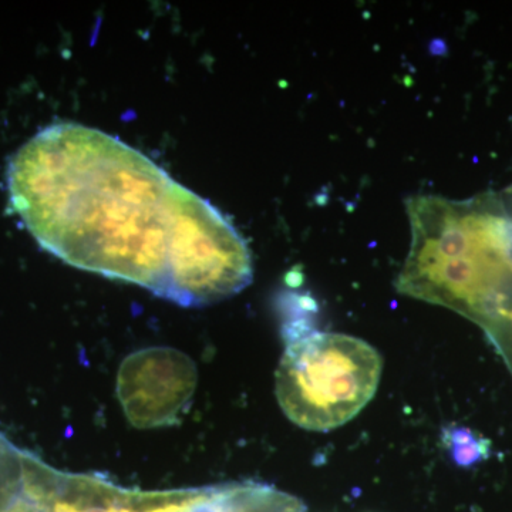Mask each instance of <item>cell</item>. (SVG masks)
Here are the masks:
<instances>
[{
    "label": "cell",
    "instance_id": "cell-1",
    "mask_svg": "<svg viewBox=\"0 0 512 512\" xmlns=\"http://www.w3.org/2000/svg\"><path fill=\"white\" fill-rule=\"evenodd\" d=\"M8 191L37 244L74 268L187 308L252 282L248 244L218 208L96 128H43L10 158Z\"/></svg>",
    "mask_w": 512,
    "mask_h": 512
},
{
    "label": "cell",
    "instance_id": "cell-2",
    "mask_svg": "<svg viewBox=\"0 0 512 512\" xmlns=\"http://www.w3.org/2000/svg\"><path fill=\"white\" fill-rule=\"evenodd\" d=\"M285 350L275 375V393L285 416L303 430L345 426L375 397L383 359L377 349L345 333L285 323Z\"/></svg>",
    "mask_w": 512,
    "mask_h": 512
},
{
    "label": "cell",
    "instance_id": "cell-3",
    "mask_svg": "<svg viewBox=\"0 0 512 512\" xmlns=\"http://www.w3.org/2000/svg\"><path fill=\"white\" fill-rule=\"evenodd\" d=\"M197 377L195 363L180 350L141 349L121 363L117 397L137 429L173 426L190 406Z\"/></svg>",
    "mask_w": 512,
    "mask_h": 512
},
{
    "label": "cell",
    "instance_id": "cell-4",
    "mask_svg": "<svg viewBox=\"0 0 512 512\" xmlns=\"http://www.w3.org/2000/svg\"><path fill=\"white\" fill-rule=\"evenodd\" d=\"M30 471L46 512H141L143 491L101 474L62 471L33 453Z\"/></svg>",
    "mask_w": 512,
    "mask_h": 512
},
{
    "label": "cell",
    "instance_id": "cell-5",
    "mask_svg": "<svg viewBox=\"0 0 512 512\" xmlns=\"http://www.w3.org/2000/svg\"><path fill=\"white\" fill-rule=\"evenodd\" d=\"M181 512H306L295 495L258 481L192 488Z\"/></svg>",
    "mask_w": 512,
    "mask_h": 512
},
{
    "label": "cell",
    "instance_id": "cell-6",
    "mask_svg": "<svg viewBox=\"0 0 512 512\" xmlns=\"http://www.w3.org/2000/svg\"><path fill=\"white\" fill-rule=\"evenodd\" d=\"M441 443L458 467L470 468L488 460L491 441L477 431L458 424H448L441 431Z\"/></svg>",
    "mask_w": 512,
    "mask_h": 512
},
{
    "label": "cell",
    "instance_id": "cell-7",
    "mask_svg": "<svg viewBox=\"0 0 512 512\" xmlns=\"http://www.w3.org/2000/svg\"><path fill=\"white\" fill-rule=\"evenodd\" d=\"M30 451L26 454L25 480L12 497L0 504V512H46L30 473Z\"/></svg>",
    "mask_w": 512,
    "mask_h": 512
},
{
    "label": "cell",
    "instance_id": "cell-8",
    "mask_svg": "<svg viewBox=\"0 0 512 512\" xmlns=\"http://www.w3.org/2000/svg\"><path fill=\"white\" fill-rule=\"evenodd\" d=\"M9 447V439L5 436V434L0 431V461L5 458L6 453H8Z\"/></svg>",
    "mask_w": 512,
    "mask_h": 512
},
{
    "label": "cell",
    "instance_id": "cell-9",
    "mask_svg": "<svg viewBox=\"0 0 512 512\" xmlns=\"http://www.w3.org/2000/svg\"><path fill=\"white\" fill-rule=\"evenodd\" d=\"M508 194H510V200L512 202V187L508 188Z\"/></svg>",
    "mask_w": 512,
    "mask_h": 512
}]
</instances>
